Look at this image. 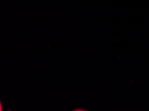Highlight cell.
I'll list each match as a JSON object with an SVG mask.
<instances>
[]
</instances>
